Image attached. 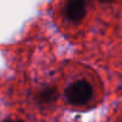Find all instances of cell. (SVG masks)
<instances>
[{
    "mask_svg": "<svg viewBox=\"0 0 122 122\" xmlns=\"http://www.w3.org/2000/svg\"><path fill=\"white\" fill-rule=\"evenodd\" d=\"M65 97L70 104L83 106L92 97V86L84 80L70 84L65 90Z\"/></svg>",
    "mask_w": 122,
    "mask_h": 122,
    "instance_id": "obj_1",
    "label": "cell"
},
{
    "mask_svg": "<svg viewBox=\"0 0 122 122\" xmlns=\"http://www.w3.org/2000/svg\"><path fill=\"white\" fill-rule=\"evenodd\" d=\"M5 122H23V121H13V120H6Z\"/></svg>",
    "mask_w": 122,
    "mask_h": 122,
    "instance_id": "obj_3",
    "label": "cell"
},
{
    "mask_svg": "<svg viewBox=\"0 0 122 122\" xmlns=\"http://www.w3.org/2000/svg\"><path fill=\"white\" fill-rule=\"evenodd\" d=\"M65 15L72 23H78L85 15V0H68L65 4Z\"/></svg>",
    "mask_w": 122,
    "mask_h": 122,
    "instance_id": "obj_2",
    "label": "cell"
},
{
    "mask_svg": "<svg viewBox=\"0 0 122 122\" xmlns=\"http://www.w3.org/2000/svg\"><path fill=\"white\" fill-rule=\"evenodd\" d=\"M104 1H109V0H104Z\"/></svg>",
    "mask_w": 122,
    "mask_h": 122,
    "instance_id": "obj_4",
    "label": "cell"
}]
</instances>
